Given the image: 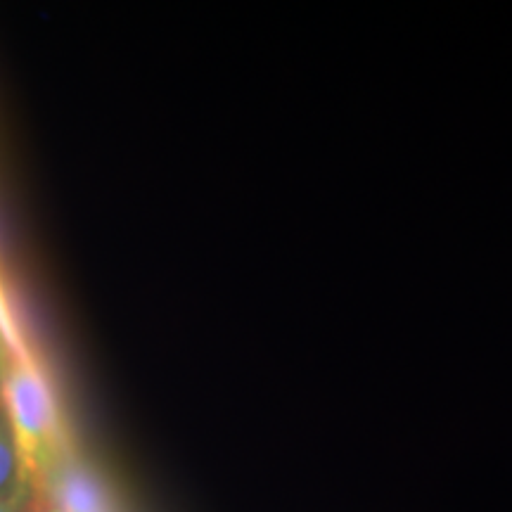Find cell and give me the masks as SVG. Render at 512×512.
<instances>
[{
	"label": "cell",
	"mask_w": 512,
	"mask_h": 512,
	"mask_svg": "<svg viewBox=\"0 0 512 512\" xmlns=\"http://www.w3.org/2000/svg\"><path fill=\"white\" fill-rule=\"evenodd\" d=\"M0 413L8 422L31 491H41L53 467L72 456L74 439L38 354L10 356L0 377Z\"/></svg>",
	"instance_id": "obj_1"
},
{
	"label": "cell",
	"mask_w": 512,
	"mask_h": 512,
	"mask_svg": "<svg viewBox=\"0 0 512 512\" xmlns=\"http://www.w3.org/2000/svg\"><path fill=\"white\" fill-rule=\"evenodd\" d=\"M41 491L60 512H119L110 484L79 453L57 463Z\"/></svg>",
	"instance_id": "obj_2"
},
{
	"label": "cell",
	"mask_w": 512,
	"mask_h": 512,
	"mask_svg": "<svg viewBox=\"0 0 512 512\" xmlns=\"http://www.w3.org/2000/svg\"><path fill=\"white\" fill-rule=\"evenodd\" d=\"M29 496L31 489L19 463L15 441H12L8 422L0 413V503L22 510Z\"/></svg>",
	"instance_id": "obj_3"
},
{
	"label": "cell",
	"mask_w": 512,
	"mask_h": 512,
	"mask_svg": "<svg viewBox=\"0 0 512 512\" xmlns=\"http://www.w3.org/2000/svg\"><path fill=\"white\" fill-rule=\"evenodd\" d=\"M22 512H60L57 505L50 501V498L43 494V491H31V496L24 503Z\"/></svg>",
	"instance_id": "obj_4"
},
{
	"label": "cell",
	"mask_w": 512,
	"mask_h": 512,
	"mask_svg": "<svg viewBox=\"0 0 512 512\" xmlns=\"http://www.w3.org/2000/svg\"><path fill=\"white\" fill-rule=\"evenodd\" d=\"M8 361H10L8 347H5L3 337H0V377H3V373H5V368H8Z\"/></svg>",
	"instance_id": "obj_5"
},
{
	"label": "cell",
	"mask_w": 512,
	"mask_h": 512,
	"mask_svg": "<svg viewBox=\"0 0 512 512\" xmlns=\"http://www.w3.org/2000/svg\"><path fill=\"white\" fill-rule=\"evenodd\" d=\"M0 512H22V510H19V508H12V505L0 503Z\"/></svg>",
	"instance_id": "obj_6"
}]
</instances>
